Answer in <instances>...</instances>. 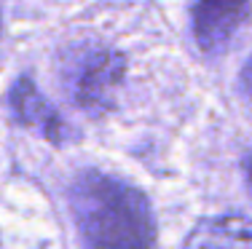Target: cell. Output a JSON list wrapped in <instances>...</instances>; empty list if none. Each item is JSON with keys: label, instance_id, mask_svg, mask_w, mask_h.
Returning <instances> with one entry per match:
<instances>
[{"label": "cell", "instance_id": "1", "mask_svg": "<svg viewBox=\"0 0 252 249\" xmlns=\"http://www.w3.org/2000/svg\"><path fill=\"white\" fill-rule=\"evenodd\" d=\"M70 206L83 249H156V220L148 198L116 177L81 174L70 191Z\"/></svg>", "mask_w": 252, "mask_h": 249}, {"label": "cell", "instance_id": "2", "mask_svg": "<svg viewBox=\"0 0 252 249\" xmlns=\"http://www.w3.org/2000/svg\"><path fill=\"white\" fill-rule=\"evenodd\" d=\"M124 78V56L105 46H83L64 64V83L75 105L86 110H105Z\"/></svg>", "mask_w": 252, "mask_h": 249}, {"label": "cell", "instance_id": "3", "mask_svg": "<svg viewBox=\"0 0 252 249\" xmlns=\"http://www.w3.org/2000/svg\"><path fill=\"white\" fill-rule=\"evenodd\" d=\"M250 14V0H199L193 8V35L204 54H220Z\"/></svg>", "mask_w": 252, "mask_h": 249}, {"label": "cell", "instance_id": "4", "mask_svg": "<svg viewBox=\"0 0 252 249\" xmlns=\"http://www.w3.org/2000/svg\"><path fill=\"white\" fill-rule=\"evenodd\" d=\"M185 249H252V220L212 217L190 230Z\"/></svg>", "mask_w": 252, "mask_h": 249}, {"label": "cell", "instance_id": "5", "mask_svg": "<svg viewBox=\"0 0 252 249\" xmlns=\"http://www.w3.org/2000/svg\"><path fill=\"white\" fill-rule=\"evenodd\" d=\"M11 108H14V115L19 118L22 123L38 129L43 137L49 139H62L64 137V123L62 118L57 115V110L35 91V86L30 81H16L14 88H11Z\"/></svg>", "mask_w": 252, "mask_h": 249}, {"label": "cell", "instance_id": "6", "mask_svg": "<svg viewBox=\"0 0 252 249\" xmlns=\"http://www.w3.org/2000/svg\"><path fill=\"white\" fill-rule=\"evenodd\" d=\"M242 88H244V97L252 102V56H250V62L244 64V70H242Z\"/></svg>", "mask_w": 252, "mask_h": 249}, {"label": "cell", "instance_id": "7", "mask_svg": "<svg viewBox=\"0 0 252 249\" xmlns=\"http://www.w3.org/2000/svg\"><path fill=\"white\" fill-rule=\"evenodd\" d=\"M242 171H244V185H247V191L252 195V153H247L242 161Z\"/></svg>", "mask_w": 252, "mask_h": 249}]
</instances>
